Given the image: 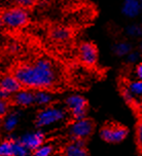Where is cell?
I'll return each instance as SVG.
<instances>
[{
  "label": "cell",
  "mask_w": 142,
  "mask_h": 156,
  "mask_svg": "<svg viewBox=\"0 0 142 156\" xmlns=\"http://www.w3.org/2000/svg\"><path fill=\"white\" fill-rule=\"evenodd\" d=\"M95 124L91 119L82 118L75 120L70 126V135L73 138V140H85L88 136L92 135L94 132Z\"/></svg>",
  "instance_id": "obj_4"
},
{
  "label": "cell",
  "mask_w": 142,
  "mask_h": 156,
  "mask_svg": "<svg viewBox=\"0 0 142 156\" xmlns=\"http://www.w3.org/2000/svg\"><path fill=\"white\" fill-rule=\"evenodd\" d=\"M65 116V113L62 109L49 107L44 110H41L36 117V125L37 126H46L53 124L57 121L62 120Z\"/></svg>",
  "instance_id": "obj_6"
},
{
  "label": "cell",
  "mask_w": 142,
  "mask_h": 156,
  "mask_svg": "<svg viewBox=\"0 0 142 156\" xmlns=\"http://www.w3.org/2000/svg\"><path fill=\"white\" fill-rule=\"evenodd\" d=\"M0 88L6 90L9 94H13L23 90V85L10 73V74L3 75V76L0 78Z\"/></svg>",
  "instance_id": "obj_9"
},
{
  "label": "cell",
  "mask_w": 142,
  "mask_h": 156,
  "mask_svg": "<svg viewBox=\"0 0 142 156\" xmlns=\"http://www.w3.org/2000/svg\"><path fill=\"white\" fill-rule=\"evenodd\" d=\"M13 101L16 105L27 107L34 103V94L29 90H20L13 98Z\"/></svg>",
  "instance_id": "obj_12"
},
{
  "label": "cell",
  "mask_w": 142,
  "mask_h": 156,
  "mask_svg": "<svg viewBox=\"0 0 142 156\" xmlns=\"http://www.w3.org/2000/svg\"><path fill=\"white\" fill-rule=\"evenodd\" d=\"M2 26V21H1V18H0V27Z\"/></svg>",
  "instance_id": "obj_29"
},
{
  "label": "cell",
  "mask_w": 142,
  "mask_h": 156,
  "mask_svg": "<svg viewBox=\"0 0 142 156\" xmlns=\"http://www.w3.org/2000/svg\"><path fill=\"white\" fill-rule=\"evenodd\" d=\"M79 58L83 65L92 67L98 61V49L92 42H83L79 46Z\"/></svg>",
  "instance_id": "obj_7"
},
{
  "label": "cell",
  "mask_w": 142,
  "mask_h": 156,
  "mask_svg": "<svg viewBox=\"0 0 142 156\" xmlns=\"http://www.w3.org/2000/svg\"><path fill=\"white\" fill-rule=\"evenodd\" d=\"M129 129L119 124H106L102 127L100 136L107 143H119L127 138Z\"/></svg>",
  "instance_id": "obj_3"
},
{
  "label": "cell",
  "mask_w": 142,
  "mask_h": 156,
  "mask_svg": "<svg viewBox=\"0 0 142 156\" xmlns=\"http://www.w3.org/2000/svg\"><path fill=\"white\" fill-rule=\"evenodd\" d=\"M12 74L26 88L49 90L57 83V72L47 58H38L33 62H20L13 67Z\"/></svg>",
  "instance_id": "obj_1"
},
{
  "label": "cell",
  "mask_w": 142,
  "mask_h": 156,
  "mask_svg": "<svg viewBox=\"0 0 142 156\" xmlns=\"http://www.w3.org/2000/svg\"><path fill=\"white\" fill-rule=\"evenodd\" d=\"M140 4H141V9H142V0H141V2H140Z\"/></svg>",
  "instance_id": "obj_31"
},
{
  "label": "cell",
  "mask_w": 142,
  "mask_h": 156,
  "mask_svg": "<svg viewBox=\"0 0 142 156\" xmlns=\"http://www.w3.org/2000/svg\"><path fill=\"white\" fill-rule=\"evenodd\" d=\"M71 36L70 31L67 28L64 27H57L55 29L52 30L51 32V37L54 40L58 41V42H64V41H67Z\"/></svg>",
  "instance_id": "obj_13"
},
{
  "label": "cell",
  "mask_w": 142,
  "mask_h": 156,
  "mask_svg": "<svg viewBox=\"0 0 142 156\" xmlns=\"http://www.w3.org/2000/svg\"><path fill=\"white\" fill-rule=\"evenodd\" d=\"M0 18L2 25L10 29H20L26 27L30 23L27 10L20 6L6 7L0 9Z\"/></svg>",
  "instance_id": "obj_2"
},
{
  "label": "cell",
  "mask_w": 142,
  "mask_h": 156,
  "mask_svg": "<svg viewBox=\"0 0 142 156\" xmlns=\"http://www.w3.org/2000/svg\"><path fill=\"white\" fill-rule=\"evenodd\" d=\"M128 90L132 93L134 96H142V80L130 82L128 85Z\"/></svg>",
  "instance_id": "obj_18"
},
{
  "label": "cell",
  "mask_w": 142,
  "mask_h": 156,
  "mask_svg": "<svg viewBox=\"0 0 142 156\" xmlns=\"http://www.w3.org/2000/svg\"><path fill=\"white\" fill-rule=\"evenodd\" d=\"M52 101V96L46 90H38L34 94V102L39 105H46Z\"/></svg>",
  "instance_id": "obj_16"
},
{
  "label": "cell",
  "mask_w": 142,
  "mask_h": 156,
  "mask_svg": "<svg viewBox=\"0 0 142 156\" xmlns=\"http://www.w3.org/2000/svg\"><path fill=\"white\" fill-rule=\"evenodd\" d=\"M136 75L140 80H142V63H140L136 68Z\"/></svg>",
  "instance_id": "obj_28"
},
{
  "label": "cell",
  "mask_w": 142,
  "mask_h": 156,
  "mask_svg": "<svg viewBox=\"0 0 142 156\" xmlns=\"http://www.w3.org/2000/svg\"><path fill=\"white\" fill-rule=\"evenodd\" d=\"M136 144L139 152L142 154V118H140L136 125Z\"/></svg>",
  "instance_id": "obj_19"
},
{
  "label": "cell",
  "mask_w": 142,
  "mask_h": 156,
  "mask_svg": "<svg viewBox=\"0 0 142 156\" xmlns=\"http://www.w3.org/2000/svg\"><path fill=\"white\" fill-rule=\"evenodd\" d=\"M127 33L132 37H139L142 35V27L139 25H131L127 28Z\"/></svg>",
  "instance_id": "obj_23"
},
{
  "label": "cell",
  "mask_w": 142,
  "mask_h": 156,
  "mask_svg": "<svg viewBox=\"0 0 142 156\" xmlns=\"http://www.w3.org/2000/svg\"><path fill=\"white\" fill-rule=\"evenodd\" d=\"M28 153L29 150L20 141H15V156H28Z\"/></svg>",
  "instance_id": "obj_22"
},
{
  "label": "cell",
  "mask_w": 142,
  "mask_h": 156,
  "mask_svg": "<svg viewBox=\"0 0 142 156\" xmlns=\"http://www.w3.org/2000/svg\"><path fill=\"white\" fill-rule=\"evenodd\" d=\"M18 120H19L18 114L13 113V114H10V115H8L7 118L5 119V121H4V129L8 130V132L13 130L16 127V125L18 124Z\"/></svg>",
  "instance_id": "obj_17"
},
{
  "label": "cell",
  "mask_w": 142,
  "mask_h": 156,
  "mask_svg": "<svg viewBox=\"0 0 142 156\" xmlns=\"http://www.w3.org/2000/svg\"><path fill=\"white\" fill-rule=\"evenodd\" d=\"M64 156H90L83 140H74L65 148Z\"/></svg>",
  "instance_id": "obj_10"
},
{
  "label": "cell",
  "mask_w": 142,
  "mask_h": 156,
  "mask_svg": "<svg viewBox=\"0 0 142 156\" xmlns=\"http://www.w3.org/2000/svg\"><path fill=\"white\" fill-rule=\"evenodd\" d=\"M16 6H20L24 9H32L36 4V0H12Z\"/></svg>",
  "instance_id": "obj_20"
},
{
  "label": "cell",
  "mask_w": 142,
  "mask_h": 156,
  "mask_svg": "<svg viewBox=\"0 0 142 156\" xmlns=\"http://www.w3.org/2000/svg\"><path fill=\"white\" fill-rule=\"evenodd\" d=\"M66 104L70 109L72 116H73L75 120L85 118L86 115H87L88 102L83 97L78 96V94L70 96L66 100Z\"/></svg>",
  "instance_id": "obj_5"
},
{
  "label": "cell",
  "mask_w": 142,
  "mask_h": 156,
  "mask_svg": "<svg viewBox=\"0 0 142 156\" xmlns=\"http://www.w3.org/2000/svg\"><path fill=\"white\" fill-rule=\"evenodd\" d=\"M8 111V103L5 100L0 99V117H3L6 115Z\"/></svg>",
  "instance_id": "obj_26"
},
{
  "label": "cell",
  "mask_w": 142,
  "mask_h": 156,
  "mask_svg": "<svg viewBox=\"0 0 142 156\" xmlns=\"http://www.w3.org/2000/svg\"><path fill=\"white\" fill-rule=\"evenodd\" d=\"M52 151H53L52 146H49V145L42 146L41 145L40 147H38L37 149L34 150V153H33L32 156H49Z\"/></svg>",
  "instance_id": "obj_21"
},
{
  "label": "cell",
  "mask_w": 142,
  "mask_h": 156,
  "mask_svg": "<svg viewBox=\"0 0 142 156\" xmlns=\"http://www.w3.org/2000/svg\"><path fill=\"white\" fill-rule=\"evenodd\" d=\"M0 156H15V141L7 140L0 144Z\"/></svg>",
  "instance_id": "obj_14"
},
{
  "label": "cell",
  "mask_w": 142,
  "mask_h": 156,
  "mask_svg": "<svg viewBox=\"0 0 142 156\" xmlns=\"http://www.w3.org/2000/svg\"><path fill=\"white\" fill-rule=\"evenodd\" d=\"M122 12L128 18H135L141 12V4L139 0H125Z\"/></svg>",
  "instance_id": "obj_11"
},
{
  "label": "cell",
  "mask_w": 142,
  "mask_h": 156,
  "mask_svg": "<svg viewBox=\"0 0 142 156\" xmlns=\"http://www.w3.org/2000/svg\"><path fill=\"white\" fill-rule=\"evenodd\" d=\"M44 141V136L42 133L36 132L32 133H27L21 138L20 142L28 150H35L42 145Z\"/></svg>",
  "instance_id": "obj_8"
},
{
  "label": "cell",
  "mask_w": 142,
  "mask_h": 156,
  "mask_svg": "<svg viewBox=\"0 0 142 156\" xmlns=\"http://www.w3.org/2000/svg\"><path fill=\"white\" fill-rule=\"evenodd\" d=\"M131 51H132V46H131V44L129 42H126V41L118 42L113 46V51H115V54L116 55H118V57H125V55H127Z\"/></svg>",
  "instance_id": "obj_15"
},
{
  "label": "cell",
  "mask_w": 142,
  "mask_h": 156,
  "mask_svg": "<svg viewBox=\"0 0 142 156\" xmlns=\"http://www.w3.org/2000/svg\"><path fill=\"white\" fill-rule=\"evenodd\" d=\"M122 97H124L125 101H126L127 103H129V104H134L135 103L134 94L128 90V87H126L124 90H122Z\"/></svg>",
  "instance_id": "obj_24"
},
{
  "label": "cell",
  "mask_w": 142,
  "mask_h": 156,
  "mask_svg": "<svg viewBox=\"0 0 142 156\" xmlns=\"http://www.w3.org/2000/svg\"><path fill=\"white\" fill-rule=\"evenodd\" d=\"M0 123H1V117H0Z\"/></svg>",
  "instance_id": "obj_32"
},
{
  "label": "cell",
  "mask_w": 142,
  "mask_h": 156,
  "mask_svg": "<svg viewBox=\"0 0 142 156\" xmlns=\"http://www.w3.org/2000/svg\"><path fill=\"white\" fill-rule=\"evenodd\" d=\"M9 97H10V94L9 93H7L6 90H2V88H0V99L7 101V100L9 99Z\"/></svg>",
  "instance_id": "obj_27"
},
{
  "label": "cell",
  "mask_w": 142,
  "mask_h": 156,
  "mask_svg": "<svg viewBox=\"0 0 142 156\" xmlns=\"http://www.w3.org/2000/svg\"><path fill=\"white\" fill-rule=\"evenodd\" d=\"M140 49L142 51V42H141V44H140Z\"/></svg>",
  "instance_id": "obj_30"
},
{
  "label": "cell",
  "mask_w": 142,
  "mask_h": 156,
  "mask_svg": "<svg viewBox=\"0 0 142 156\" xmlns=\"http://www.w3.org/2000/svg\"><path fill=\"white\" fill-rule=\"evenodd\" d=\"M127 58H128V62L131 63V64H134V63H137L140 58V54L137 51H131L129 54L127 55Z\"/></svg>",
  "instance_id": "obj_25"
}]
</instances>
